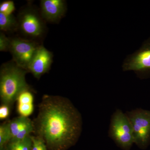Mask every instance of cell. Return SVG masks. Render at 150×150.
I'll return each instance as SVG.
<instances>
[{
	"instance_id": "6da1fadb",
	"label": "cell",
	"mask_w": 150,
	"mask_h": 150,
	"mask_svg": "<svg viewBox=\"0 0 150 150\" xmlns=\"http://www.w3.org/2000/svg\"><path fill=\"white\" fill-rule=\"evenodd\" d=\"M34 124L38 137L49 150H66L77 142L82 130L81 116L67 98L45 95Z\"/></svg>"
},
{
	"instance_id": "7a4b0ae2",
	"label": "cell",
	"mask_w": 150,
	"mask_h": 150,
	"mask_svg": "<svg viewBox=\"0 0 150 150\" xmlns=\"http://www.w3.org/2000/svg\"><path fill=\"white\" fill-rule=\"evenodd\" d=\"M27 72L13 60L2 65L0 71V97L4 104L11 105L17 100L22 92L30 90L25 80Z\"/></svg>"
},
{
	"instance_id": "3957f363",
	"label": "cell",
	"mask_w": 150,
	"mask_h": 150,
	"mask_svg": "<svg viewBox=\"0 0 150 150\" xmlns=\"http://www.w3.org/2000/svg\"><path fill=\"white\" fill-rule=\"evenodd\" d=\"M108 135L123 150H130L134 144L131 123L126 113L119 109L116 110L111 116Z\"/></svg>"
},
{
	"instance_id": "277c9868",
	"label": "cell",
	"mask_w": 150,
	"mask_h": 150,
	"mask_svg": "<svg viewBox=\"0 0 150 150\" xmlns=\"http://www.w3.org/2000/svg\"><path fill=\"white\" fill-rule=\"evenodd\" d=\"M125 113L132 126L134 144L145 149L150 144V110L137 108Z\"/></svg>"
},
{
	"instance_id": "5b68a950",
	"label": "cell",
	"mask_w": 150,
	"mask_h": 150,
	"mask_svg": "<svg viewBox=\"0 0 150 150\" xmlns=\"http://www.w3.org/2000/svg\"><path fill=\"white\" fill-rule=\"evenodd\" d=\"M18 29L30 38L42 37L45 32V20L40 13L30 6L23 9L19 13Z\"/></svg>"
},
{
	"instance_id": "8992f818",
	"label": "cell",
	"mask_w": 150,
	"mask_h": 150,
	"mask_svg": "<svg viewBox=\"0 0 150 150\" xmlns=\"http://www.w3.org/2000/svg\"><path fill=\"white\" fill-rule=\"evenodd\" d=\"M124 71H134L140 79L150 77V38L134 54L127 56L122 65Z\"/></svg>"
},
{
	"instance_id": "52a82bcc",
	"label": "cell",
	"mask_w": 150,
	"mask_h": 150,
	"mask_svg": "<svg viewBox=\"0 0 150 150\" xmlns=\"http://www.w3.org/2000/svg\"><path fill=\"white\" fill-rule=\"evenodd\" d=\"M11 39L9 51L12 56L13 61L19 67L28 71L30 64L40 45L31 39L21 38Z\"/></svg>"
},
{
	"instance_id": "ba28073f",
	"label": "cell",
	"mask_w": 150,
	"mask_h": 150,
	"mask_svg": "<svg viewBox=\"0 0 150 150\" xmlns=\"http://www.w3.org/2000/svg\"><path fill=\"white\" fill-rule=\"evenodd\" d=\"M53 54L43 46L40 45L28 67V72L39 79L48 72L53 63Z\"/></svg>"
},
{
	"instance_id": "9c48e42d",
	"label": "cell",
	"mask_w": 150,
	"mask_h": 150,
	"mask_svg": "<svg viewBox=\"0 0 150 150\" xmlns=\"http://www.w3.org/2000/svg\"><path fill=\"white\" fill-rule=\"evenodd\" d=\"M40 7V13L44 20L51 23L59 22L67 10V4L64 0H42Z\"/></svg>"
},
{
	"instance_id": "30bf717a",
	"label": "cell",
	"mask_w": 150,
	"mask_h": 150,
	"mask_svg": "<svg viewBox=\"0 0 150 150\" xmlns=\"http://www.w3.org/2000/svg\"><path fill=\"white\" fill-rule=\"evenodd\" d=\"M0 29L3 31H11L18 29L17 19L13 15L0 13Z\"/></svg>"
},
{
	"instance_id": "8fae6325",
	"label": "cell",
	"mask_w": 150,
	"mask_h": 150,
	"mask_svg": "<svg viewBox=\"0 0 150 150\" xmlns=\"http://www.w3.org/2000/svg\"><path fill=\"white\" fill-rule=\"evenodd\" d=\"M32 141L31 136L21 141H10L7 146V150H32Z\"/></svg>"
},
{
	"instance_id": "7c38bea8",
	"label": "cell",
	"mask_w": 150,
	"mask_h": 150,
	"mask_svg": "<svg viewBox=\"0 0 150 150\" xmlns=\"http://www.w3.org/2000/svg\"><path fill=\"white\" fill-rule=\"evenodd\" d=\"M30 121V120L27 117L20 116L14 118L13 120H12L10 122H9L10 129L12 137V139L14 138L18 134L19 131Z\"/></svg>"
},
{
	"instance_id": "4fadbf2b",
	"label": "cell",
	"mask_w": 150,
	"mask_h": 150,
	"mask_svg": "<svg viewBox=\"0 0 150 150\" xmlns=\"http://www.w3.org/2000/svg\"><path fill=\"white\" fill-rule=\"evenodd\" d=\"M12 135L10 129L9 122L4 123L0 126V148L4 147L5 145L11 140Z\"/></svg>"
},
{
	"instance_id": "5bb4252c",
	"label": "cell",
	"mask_w": 150,
	"mask_h": 150,
	"mask_svg": "<svg viewBox=\"0 0 150 150\" xmlns=\"http://www.w3.org/2000/svg\"><path fill=\"white\" fill-rule=\"evenodd\" d=\"M34 130L33 122H32L30 120L26 125L23 126V128L19 131L17 135L11 141H21L24 139L25 138L29 136L30 134Z\"/></svg>"
},
{
	"instance_id": "9a60e30c",
	"label": "cell",
	"mask_w": 150,
	"mask_h": 150,
	"mask_svg": "<svg viewBox=\"0 0 150 150\" xmlns=\"http://www.w3.org/2000/svg\"><path fill=\"white\" fill-rule=\"evenodd\" d=\"M15 6L12 1H6L0 4V13L12 15L15 10Z\"/></svg>"
},
{
	"instance_id": "2e32d148",
	"label": "cell",
	"mask_w": 150,
	"mask_h": 150,
	"mask_svg": "<svg viewBox=\"0 0 150 150\" xmlns=\"http://www.w3.org/2000/svg\"><path fill=\"white\" fill-rule=\"evenodd\" d=\"M19 104H31L33 103V96L29 90L22 92L17 99Z\"/></svg>"
},
{
	"instance_id": "e0dca14e",
	"label": "cell",
	"mask_w": 150,
	"mask_h": 150,
	"mask_svg": "<svg viewBox=\"0 0 150 150\" xmlns=\"http://www.w3.org/2000/svg\"><path fill=\"white\" fill-rule=\"evenodd\" d=\"M18 111L21 116L27 117L32 114L33 110V105L31 104H18Z\"/></svg>"
},
{
	"instance_id": "ac0fdd59",
	"label": "cell",
	"mask_w": 150,
	"mask_h": 150,
	"mask_svg": "<svg viewBox=\"0 0 150 150\" xmlns=\"http://www.w3.org/2000/svg\"><path fill=\"white\" fill-rule=\"evenodd\" d=\"M32 141V150H48L45 142L39 137H31Z\"/></svg>"
},
{
	"instance_id": "d6986e66",
	"label": "cell",
	"mask_w": 150,
	"mask_h": 150,
	"mask_svg": "<svg viewBox=\"0 0 150 150\" xmlns=\"http://www.w3.org/2000/svg\"><path fill=\"white\" fill-rule=\"evenodd\" d=\"M11 38L7 37L2 32L0 33V51H9L11 45Z\"/></svg>"
},
{
	"instance_id": "ffe728a7",
	"label": "cell",
	"mask_w": 150,
	"mask_h": 150,
	"mask_svg": "<svg viewBox=\"0 0 150 150\" xmlns=\"http://www.w3.org/2000/svg\"><path fill=\"white\" fill-rule=\"evenodd\" d=\"M9 112L8 105H3L0 108V119H5L8 116Z\"/></svg>"
},
{
	"instance_id": "44dd1931",
	"label": "cell",
	"mask_w": 150,
	"mask_h": 150,
	"mask_svg": "<svg viewBox=\"0 0 150 150\" xmlns=\"http://www.w3.org/2000/svg\"><path fill=\"white\" fill-rule=\"evenodd\" d=\"M0 150H6V149L4 147H3L0 148Z\"/></svg>"
}]
</instances>
